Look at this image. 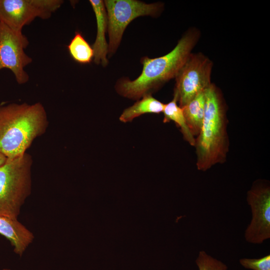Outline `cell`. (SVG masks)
<instances>
[{"mask_svg":"<svg viewBox=\"0 0 270 270\" xmlns=\"http://www.w3.org/2000/svg\"><path fill=\"white\" fill-rule=\"evenodd\" d=\"M200 36L198 29L191 28L168 53L158 58H142L140 62L142 69L140 76L134 80L128 78H119L114 86L116 91L120 96L134 100L152 94L165 83L175 78Z\"/></svg>","mask_w":270,"mask_h":270,"instance_id":"6da1fadb","label":"cell"},{"mask_svg":"<svg viewBox=\"0 0 270 270\" xmlns=\"http://www.w3.org/2000/svg\"><path fill=\"white\" fill-rule=\"evenodd\" d=\"M48 121L40 102L0 104V152L7 158L26 153L34 140L44 134Z\"/></svg>","mask_w":270,"mask_h":270,"instance_id":"7a4b0ae2","label":"cell"},{"mask_svg":"<svg viewBox=\"0 0 270 270\" xmlns=\"http://www.w3.org/2000/svg\"><path fill=\"white\" fill-rule=\"evenodd\" d=\"M204 94V120L194 146L197 168L203 172L224 162L229 148L226 106L221 91L212 83Z\"/></svg>","mask_w":270,"mask_h":270,"instance_id":"3957f363","label":"cell"},{"mask_svg":"<svg viewBox=\"0 0 270 270\" xmlns=\"http://www.w3.org/2000/svg\"><path fill=\"white\" fill-rule=\"evenodd\" d=\"M32 162V156L26 152L8 158L0 167V216L18 219L31 193Z\"/></svg>","mask_w":270,"mask_h":270,"instance_id":"277c9868","label":"cell"},{"mask_svg":"<svg viewBox=\"0 0 270 270\" xmlns=\"http://www.w3.org/2000/svg\"><path fill=\"white\" fill-rule=\"evenodd\" d=\"M107 16V32L108 36V58L116 52L124 32L128 24L142 16L158 17L163 12L162 2L147 4L137 0H104Z\"/></svg>","mask_w":270,"mask_h":270,"instance_id":"5b68a950","label":"cell"},{"mask_svg":"<svg viewBox=\"0 0 270 270\" xmlns=\"http://www.w3.org/2000/svg\"><path fill=\"white\" fill-rule=\"evenodd\" d=\"M213 64L206 55L192 52L176 76L174 93L181 108L212 84Z\"/></svg>","mask_w":270,"mask_h":270,"instance_id":"8992f818","label":"cell"},{"mask_svg":"<svg viewBox=\"0 0 270 270\" xmlns=\"http://www.w3.org/2000/svg\"><path fill=\"white\" fill-rule=\"evenodd\" d=\"M63 3L62 0H0V22L22 32L36 18H50Z\"/></svg>","mask_w":270,"mask_h":270,"instance_id":"52a82bcc","label":"cell"},{"mask_svg":"<svg viewBox=\"0 0 270 270\" xmlns=\"http://www.w3.org/2000/svg\"><path fill=\"white\" fill-rule=\"evenodd\" d=\"M28 44L22 32L0 22V71L4 68L10 70L20 84L26 83L30 78L24 70L32 60L24 52Z\"/></svg>","mask_w":270,"mask_h":270,"instance_id":"ba28073f","label":"cell"},{"mask_svg":"<svg viewBox=\"0 0 270 270\" xmlns=\"http://www.w3.org/2000/svg\"><path fill=\"white\" fill-rule=\"evenodd\" d=\"M246 200L252 214L244 238L250 243L261 244L270 238V187L264 180L254 182Z\"/></svg>","mask_w":270,"mask_h":270,"instance_id":"9c48e42d","label":"cell"},{"mask_svg":"<svg viewBox=\"0 0 270 270\" xmlns=\"http://www.w3.org/2000/svg\"><path fill=\"white\" fill-rule=\"evenodd\" d=\"M90 3L94 13L96 22V35L92 48L94 50V62L106 66L108 63V43L106 34L107 32V16L104 1L90 0Z\"/></svg>","mask_w":270,"mask_h":270,"instance_id":"30bf717a","label":"cell"},{"mask_svg":"<svg viewBox=\"0 0 270 270\" xmlns=\"http://www.w3.org/2000/svg\"><path fill=\"white\" fill-rule=\"evenodd\" d=\"M0 234L14 247V252L22 256L34 239V234L18 219L0 216Z\"/></svg>","mask_w":270,"mask_h":270,"instance_id":"8fae6325","label":"cell"},{"mask_svg":"<svg viewBox=\"0 0 270 270\" xmlns=\"http://www.w3.org/2000/svg\"><path fill=\"white\" fill-rule=\"evenodd\" d=\"M164 104L154 98L152 94L144 96L132 106L124 110L119 120L126 123L145 114L162 112Z\"/></svg>","mask_w":270,"mask_h":270,"instance_id":"7c38bea8","label":"cell"},{"mask_svg":"<svg viewBox=\"0 0 270 270\" xmlns=\"http://www.w3.org/2000/svg\"><path fill=\"white\" fill-rule=\"evenodd\" d=\"M204 92L182 108L187 125L194 136H198L200 132L204 117Z\"/></svg>","mask_w":270,"mask_h":270,"instance_id":"4fadbf2b","label":"cell"},{"mask_svg":"<svg viewBox=\"0 0 270 270\" xmlns=\"http://www.w3.org/2000/svg\"><path fill=\"white\" fill-rule=\"evenodd\" d=\"M164 113V123L172 121L180 128L184 138L191 146L195 144V138L191 133L185 120L182 109L178 104V96L174 93L173 99L165 104Z\"/></svg>","mask_w":270,"mask_h":270,"instance_id":"5bb4252c","label":"cell"},{"mask_svg":"<svg viewBox=\"0 0 270 270\" xmlns=\"http://www.w3.org/2000/svg\"><path fill=\"white\" fill-rule=\"evenodd\" d=\"M67 48L71 58L79 64H89L94 58L92 46L78 32H76Z\"/></svg>","mask_w":270,"mask_h":270,"instance_id":"9a60e30c","label":"cell"},{"mask_svg":"<svg viewBox=\"0 0 270 270\" xmlns=\"http://www.w3.org/2000/svg\"><path fill=\"white\" fill-rule=\"evenodd\" d=\"M196 262L198 270H228L226 264L203 250L199 252Z\"/></svg>","mask_w":270,"mask_h":270,"instance_id":"2e32d148","label":"cell"},{"mask_svg":"<svg viewBox=\"0 0 270 270\" xmlns=\"http://www.w3.org/2000/svg\"><path fill=\"white\" fill-rule=\"evenodd\" d=\"M240 264L244 268L252 270H270V255L260 258H243Z\"/></svg>","mask_w":270,"mask_h":270,"instance_id":"e0dca14e","label":"cell"},{"mask_svg":"<svg viewBox=\"0 0 270 270\" xmlns=\"http://www.w3.org/2000/svg\"><path fill=\"white\" fill-rule=\"evenodd\" d=\"M8 158L3 154L0 152V167L6 162Z\"/></svg>","mask_w":270,"mask_h":270,"instance_id":"ac0fdd59","label":"cell"},{"mask_svg":"<svg viewBox=\"0 0 270 270\" xmlns=\"http://www.w3.org/2000/svg\"><path fill=\"white\" fill-rule=\"evenodd\" d=\"M10 270V269H8V268H4L3 270Z\"/></svg>","mask_w":270,"mask_h":270,"instance_id":"d6986e66","label":"cell"}]
</instances>
